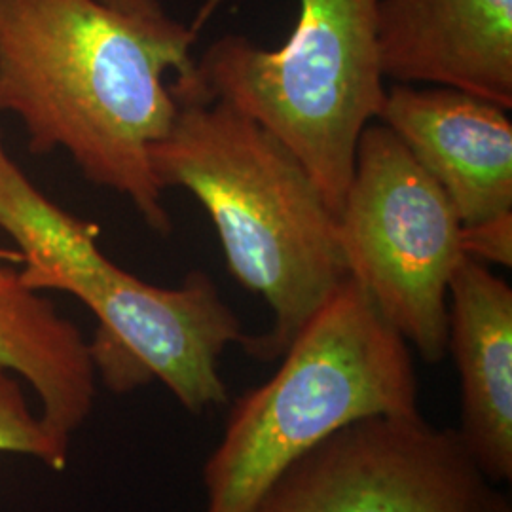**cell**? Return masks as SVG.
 Wrapping results in <instances>:
<instances>
[{"label": "cell", "instance_id": "cell-1", "mask_svg": "<svg viewBox=\"0 0 512 512\" xmlns=\"http://www.w3.org/2000/svg\"><path fill=\"white\" fill-rule=\"evenodd\" d=\"M198 27L148 23L101 0H0V112L18 116L29 150H67L86 179L167 236L150 148L177 112L165 73L192 74Z\"/></svg>", "mask_w": 512, "mask_h": 512}, {"label": "cell", "instance_id": "cell-2", "mask_svg": "<svg viewBox=\"0 0 512 512\" xmlns=\"http://www.w3.org/2000/svg\"><path fill=\"white\" fill-rule=\"evenodd\" d=\"M171 95L177 112L150 148L152 175L196 196L230 274L268 302L272 327L243 348L270 363L349 277L336 213L272 131L217 97Z\"/></svg>", "mask_w": 512, "mask_h": 512}, {"label": "cell", "instance_id": "cell-3", "mask_svg": "<svg viewBox=\"0 0 512 512\" xmlns=\"http://www.w3.org/2000/svg\"><path fill=\"white\" fill-rule=\"evenodd\" d=\"M264 384L232 406L203 465L205 512H247L296 459L365 418L420 412L408 342L348 277Z\"/></svg>", "mask_w": 512, "mask_h": 512}, {"label": "cell", "instance_id": "cell-4", "mask_svg": "<svg viewBox=\"0 0 512 512\" xmlns=\"http://www.w3.org/2000/svg\"><path fill=\"white\" fill-rule=\"evenodd\" d=\"M380 2L300 0L283 46L266 50L226 35L171 90L222 99L272 131L310 171L338 217L359 139L380 116L387 90Z\"/></svg>", "mask_w": 512, "mask_h": 512}, {"label": "cell", "instance_id": "cell-5", "mask_svg": "<svg viewBox=\"0 0 512 512\" xmlns=\"http://www.w3.org/2000/svg\"><path fill=\"white\" fill-rule=\"evenodd\" d=\"M42 285L73 294L95 315L88 346L97 380L112 393L160 382L192 414L228 403L220 357L249 334L205 272H190L175 289L156 287L103 255L95 236L80 234L46 258Z\"/></svg>", "mask_w": 512, "mask_h": 512}, {"label": "cell", "instance_id": "cell-6", "mask_svg": "<svg viewBox=\"0 0 512 512\" xmlns=\"http://www.w3.org/2000/svg\"><path fill=\"white\" fill-rule=\"evenodd\" d=\"M338 241L353 277L423 361L448 353V289L465 258L448 196L384 126H366L338 211Z\"/></svg>", "mask_w": 512, "mask_h": 512}, {"label": "cell", "instance_id": "cell-7", "mask_svg": "<svg viewBox=\"0 0 512 512\" xmlns=\"http://www.w3.org/2000/svg\"><path fill=\"white\" fill-rule=\"evenodd\" d=\"M247 512H512L458 431L365 418L296 459Z\"/></svg>", "mask_w": 512, "mask_h": 512}, {"label": "cell", "instance_id": "cell-8", "mask_svg": "<svg viewBox=\"0 0 512 512\" xmlns=\"http://www.w3.org/2000/svg\"><path fill=\"white\" fill-rule=\"evenodd\" d=\"M509 110L444 86L393 84L378 120L439 184L461 226L512 213Z\"/></svg>", "mask_w": 512, "mask_h": 512}, {"label": "cell", "instance_id": "cell-9", "mask_svg": "<svg viewBox=\"0 0 512 512\" xmlns=\"http://www.w3.org/2000/svg\"><path fill=\"white\" fill-rule=\"evenodd\" d=\"M380 65L395 84H431L512 107V0H382Z\"/></svg>", "mask_w": 512, "mask_h": 512}, {"label": "cell", "instance_id": "cell-10", "mask_svg": "<svg viewBox=\"0 0 512 512\" xmlns=\"http://www.w3.org/2000/svg\"><path fill=\"white\" fill-rule=\"evenodd\" d=\"M448 351L459 374L458 435L495 484L512 480V289L465 256L448 289Z\"/></svg>", "mask_w": 512, "mask_h": 512}, {"label": "cell", "instance_id": "cell-11", "mask_svg": "<svg viewBox=\"0 0 512 512\" xmlns=\"http://www.w3.org/2000/svg\"><path fill=\"white\" fill-rule=\"evenodd\" d=\"M18 256H2L0 260ZM0 365L33 387L40 418L55 439L71 444L90 418L97 376L84 334L19 272L0 266Z\"/></svg>", "mask_w": 512, "mask_h": 512}, {"label": "cell", "instance_id": "cell-12", "mask_svg": "<svg viewBox=\"0 0 512 512\" xmlns=\"http://www.w3.org/2000/svg\"><path fill=\"white\" fill-rule=\"evenodd\" d=\"M0 454L35 458L54 471H63L69 459V446L55 439L40 412L27 403L14 372L4 365H0Z\"/></svg>", "mask_w": 512, "mask_h": 512}, {"label": "cell", "instance_id": "cell-13", "mask_svg": "<svg viewBox=\"0 0 512 512\" xmlns=\"http://www.w3.org/2000/svg\"><path fill=\"white\" fill-rule=\"evenodd\" d=\"M461 243L465 255L478 262L512 266V213L486 220L475 226H463Z\"/></svg>", "mask_w": 512, "mask_h": 512}, {"label": "cell", "instance_id": "cell-14", "mask_svg": "<svg viewBox=\"0 0 512 512\" xmlns=\"http://www.w3.org/2000/svg\"><path fill=\"white\" fill-rule=\"evenodd\" d=\"M110 8L124 12L131 18L143 19L148 23H167L171 18L165 14L158 0H101Z\"/></svg>", "mask_w": 512, "mask_h": 512}, {"label": "cell", "instance_id": "cell-15", "mask_svg": "<svg viewBox=\"0 0 512 512\" xmlns=\"http://www.w3.org/2000/svg\"><path fill=\"white\" fill-rule=\"evenodd\" d=\"M0 255L12 256V255H16V253H4V251H0Z\"/></svg>", "mask_w": 512, "mask_h": 512}]
</instances>
